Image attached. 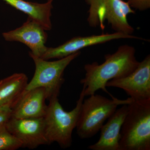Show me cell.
I'll return each instance as SVG.
<instances>
[{
  "mask_svg": "<svg viewBox=\"0 0 150 150\" xmlns=\"http://www.w3.org/2000/svg\"><path fill=\"white\" fill-rule=\"evenodd\" d=\"M131 8L140 11H145L150 8V0H127Z\"/></svg>",
  "mask_w": 150,
  "mask_h": 150,
  "instance_id": "16",
  "label": "cell"
},
{
  "mask_svg": "<svg viewBox=\"0 0 150 150\" xmlns=\"http://www.w3.org/2000/svg\"><path fill=\"white\" fill-rule=\"evenodd\" d=\"M128 111V104L122 105L108 118L100 129L99 139L88 147L91 150H120V131Z\"/></svg>",
  "mask_w": 150,
  "mask_h": 150,
  "instance_id": "12",
  "label": "cell"
},
{
  "mask_svg": "<svg viewBox=\"0 0 150 150\" xmlns=\"http://www.w3.org/2000/svg\"><path fill=\"white\" fill-rule=\"evenodd\" d=\"M46 30L30 18L21 27L3 33L7 41H17L24 43L30 49V52L34 56L41 58L48 47L45 46L48 35Z\"/></svg>",
  "mask_w": 150,
  "mask_h": 150,
  "instance_id": "10",
  "label": "cell"
},
{
  "mask_svg": "<svg viewBox=\"0 0 150 150\" xmlns=\"http://www.w3.org/2000/svg\"><path fill=\"white\" fill-rule=\"evenodd\" d=\"M85 97L83 88L76 107L70 111L64 110L58 98L49 100L44 119L46 137L49 145L56 142L63 149L71 146L73 130L77 124Z\"/></svg>",
  "mask_w": 150,
  "mask_h": 150,
  "instance_id": "3",
  "label": "cell"
},
{
  "mask_svg": "<svg viewBox=\"0 0 150 150\" xmlns=\"http://www.w3.org/2000/svg\"><path fill=\"white\" fill-rule=\"evenodd\" d=\"M120 150H150V99L132 100L119 137Z\"/></svg>",
  "mask_w": 150,
  "mask_h": 150,
  "instance_id": "2",
  "label": "cell"
},
{
  "mask_svg": "<svg viewBox=\"0 0 150 150\" xmlns=\"http://www.w3.org/2000/svg\"><path fill=\"white\" fill-rule=\"evenodd\" d=\"M21 148V142L8 131L6 124L0 125V150H16Z\"/></svg>",
  "mask_w": 150,
  "mask_h": 150,
  "instance_id": "15",
  "label": "cell"
},
{
  "mask_svg": "<svg viewBox=\"0 0 150 150\" xmlns=\"http://www.w3.org/2000/svg\"><path fill=\"white\" fill-rule=\"evenodd\" d=\"M135 54L134 47L124 44L113 54L105 55L102 64L94 62L85 65V76L80 81L83 85L85 96L94 94L100 89L112 96L106 89V83L111 80L127 76L137 68L139 62Z\"/></svg>",
  "mask_w": 150,
  "mask_h": 150,
  "instance_id": "1",
  "label": "cell"
},
{
  "mask_svg": "<svg viewBox=\"0 0 150 150\" xmlns=\"http://www.w3.org/2000/svg\"><path fill=\"white\" fill-rule=\"evenodd\" d=\"M6 4L23 12L39 23L46 31L51 30V11L53 0H48L45 4H38L24 0H3Z\"/></svg>",
  "mask_w": 150,
  "mask_h": 150,
  "instance_id": "13",
  "label": "cell"
},
{
  "mask_svg": "<svg viewBox=\"0 0 150 150\" xmlns=\"http://www.w3.org/2000/svg\"><path fill=\"white\" fill-rule=\"evenodd\" d=\"M89 6L87 22L91 27L104 29L107 21L115 32L133 35L134 28L127 20L129 15L136 13L123 0H85Z\"/></svg>",
  "mask_w": 150,
  "mask_h": 150,
  "instance_id": "5",
  "label": "cell"
},
{
  "mask_svg": "<svg viewBox=\"0 0 150 150\" xmlns=\"http://www.w3.org/2000/svg\"><path fill=\"white\" fill-rule=\"evenodd\" d=\"M11 107L8 105L0 106V125L6 124L11 117Z\"/></svg>",
  "mask_w": 150,
  "mask_h": 150,
  "instance_id": "17",
  "label": "cell"
},
{
  "mask_svg": "<svg viewBox=\"0 0 150 150\" xmlns=\"http://www.w3.org/2000/svg\"><path fill=\"white\" fill-rule=\"evenodd\" d=\"M106 86L122 89L134 100L150 99V55L139 62L131 74L108 81Z\"/></svg>",
  "mask_w": 150,
  "mask_h": 150,
  "instance_id": "7",
  "label": "cell"
},
{
  "mask_svg": "<svg viewBox=\"0 0 150 150\" xmlns=\"http://www.w3.org/2000/svg\"><path fill=\"white\" fill-rule=\"evenodd\" d=\"M89 96L83 102L76 128L78 136L82 139L96 135L118 105L129 104L132 100L130 97L121 100L112 96V99H109L95 94Z\"/></svg>",
  "mask_w": 150,
  "mask_h": 150,
  "instance_id": "4",
  "label": "cell"
},
{
  "mask_svg": "<svg viewBox=\"0 0 150 150\" xmlns=\"http://www.w3.org/2000/svg\"><path fill=\"white\" fill-rule=\"evenodd\" d=\"M81 53V51H79L56 61L50 62L34 56L29 52V56L35 64V71L24 92L35 88L42 87L46 90L47 100L58 98L62 85L64 82L65 70Z\"/></svg>",
  "mask_w": 150,
  "mask_h": 150,
  "instance_id": "6",
  "label": "cell"
},
{
  "mask_svg": "<svg viewBox=\"0 0 150 150\" xmlns=\"http://www.w3.org/2000/svg\"><path fill=\"white\" fill-rule=\"evenodd\" d=\"M46 90L42 87L35 88L24 92L11 107V117L16 118H43L46 115Z\"/></svg>",
  "mask_w": 150,
  "mask_h": 150,
  "instance_id": "11",
  "label": "cell"
},
{
  "mask_svg": "<svg viewBox=\"0 0 150 150\" xmlns=\"http://www.w3.org/2000/svg\"><path fill=\"white\" fill-rule=\"evenodd\" d=\"M121 39L142 40V38L133 35L115 32L112 33H103L100 35L77 36L73 38L58 47H48L41 58L46 60L61 59L80 51L84 48Z\"/></svg>",
  "mask_w": 150,
  "mask_h": 150,
  "instance_id": "9",
  "label": "cell"
},
{
  "mask_svg": "<svg viewBox=\"0 0 150 150\" xmlns=\"http://www.w3.org/2000/svg\"><path fill=\"white\" fill-rule=\"evenodd\" d=\"M6 125L11 134L21 142L22 148L34 149L42 145H49L46 137L44 117H11Z\"/></svg>",
  "mask_w": 150,
  "mask_h": 150,
  "instance_id": "8",
  "label": "cell"
},
{
  "mask_svg": "<svg viewBox=\"0 0 150 150\" xmlns=\"http://www.w3.org/2000/svg\"><path fill=\"white\" fill-rule=\"evenodd\" d=\"M28 78L23 73H16L0 81V106L12 107L25 91Z\"/></svg>",
  "mask_w": 150,
  "mask_h": 150,
  "instance_id": "14",
  "label": "cell"
}]
</instances>
